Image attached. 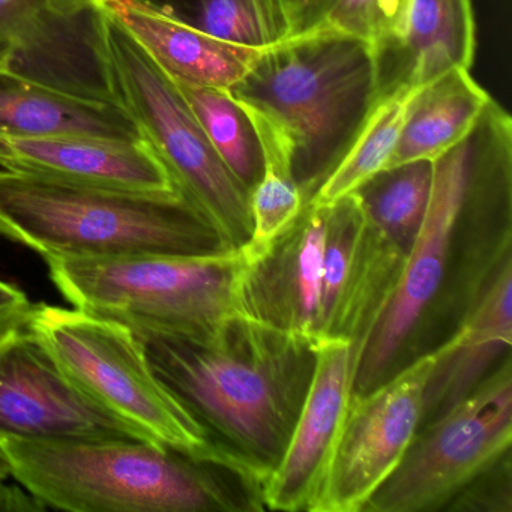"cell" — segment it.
Wrapping results in <instances>:
<instances>
[{
	"label": "cell",
	"instance_id": "cb8c5ba5",
	"mask_svg": "<svg viewBox=\"0 0 512 512\" xmlns=\"http://www.w3.org/2000/svg\"><path fill=\"white\" fill-rule=\"evenodd\" d=\"M175 19L212 37L268 49L290 37L283 0H149Z\"/></svg>",
	"mask_w": 512,
	"mask_h": 512
},
{
	"label": "cell",
	"instance_id": "e0dca14e",
	"mask_svg": "<svg viewBox=\"0 0 512 512\" xmlns=\"http://www.w3.org/2000/svg\"><path fill=\"white\" fill-rule=\"evenodd\" d=\"M85 16H53L46 0H0V68L73 91H91L95 82L82 70L85 65L98 70V61L92 17L88 28L79 26Z\"/></svg>",
	"mask_w": 512,
	"mask_h": 512
},
{
	"label": "cell",
	"instance_id": "9a60e30c",
	"mask_svg": "<svg viewBox=\"0 0 512 512\" xmlns=\"http://www.w3.org/2000/svg\"><path fill=\"white\" fill-rule=\"evenodd\" d=\"M0 169L131 193H179L145 140L0 136Z\"/></svg>",
	"mask_w": 512,
	"mask_h": 512
},
{
	"label": "cell",
	"instance_id": "44dd1931",
	"mask_svg": "<svg viewBox=\"0 0 512 512\" xmlns=\"http://www.w3.org/2000/svg\"><path fill=\"white\" fill-rule=\"evenodd\" d=\"M404 259L406 253L380 235L365 218L364 232L346 289L323 337L350 341L359 356L391 298Z\"/></svg>",
	"mask_w": 512,
	"mask_h": 512
},
{
	"label": "cell",
	"instance_id": "1f68e13d",
	"mask_svg": "<svg viewBox=\"0 0 512 512\" xmlns=\"http://www.w3.org/2000/svg\"><path fill=\"white\" fill-rule=\"evenodd\" d=\"M101 0H46L47 10L61 19H76L91 13Z\"/></svg>",
	"mask_w": 512,
	"mask_h": 512
},
{
	"label": "cell",
	"instance_id": "ac0fdd59",
	"mask_svg": "<svg viewBox=\"0 0 512 512\" xmlns=\"http://www.w3.org/2000/svg\"><path fill=\"white\" fill-rule=\"evenodd\" d=\"M0 136L143 140L112 98L82 94L0 68Z\"/></svg>",
	"mask_w": 512,
	"mask_h": 512
},
{
	"label": "cell",
	"instance_id": "4316f807",
	"mask_svg": "<svg viewBox=\"0 0 512 512\" xmlns=\"http://www.w3.org/2000/svg\"><path fill=\"white\" fill-rule=\"evenodd\" d=\"M410 4L412 0H331L322 19L308 32H335L358 38L382 59L400 44Z\"/></svg>",
	"mask_w": 512,
	"mask_h": 512
},
{
	"label": "cell",
	"instance_id": "7402d4cb",
	"mask_svg": "<svg viewBox=\"0 0 512 512\" xmlns=\"http://www.w3.org/2000/svg\"><path fill=\"white\" fill-rule=\"evenodd\" d=\"M416 89L397 85L380 92L355 142L308 203L331 205L356 193L368 179L386 169Z\"/></svg>",
	"mask_w": 512,
	"mask_h": 512
},
{
	"label": "cell",
	"instance_id": "8fae6325",
	"mask_svg": "<svg viewBox=\"0 0 512 512\" xmlns=\"http://www.w3.org/2000/svg\"><path fill=\"white\" fill-rule=\"evenodd\" d=\"M0 436L146 440L89 397L29 325L0 335Z\"/></svg>",
	"mask_w": 512,
	"mask_h": 512
},
{
	"label": "cell",
	"instance_id": "5b68a950",
	"mask_svg": "<svg viewBox=\"0 0 512 512\" xmlns=\"http://www.w3.org/2000/svg\"><path fill=\"white\" fill-rule=\"evenodd\" d=\"M92 23L107 94L133 119L179 193L229 247L242 250L253 235L250 193L209 142L175 80L100 8H94Z\"/></svg>",
	"mask_w": 512,
	"mask_h": 512
},
{
	"label": "cell",
	"instance_id": "3957f363",
	"mask_svg": "<svg viewBox=\"0 0 512 512\" xmlns=\"http://www.w3.org/2000/svg\"><path fill=\"white\" fill-rule=\"evenodd\" d=\"M229 92L274 131L308 203L379 98V58L358 38L307 32L263 49Z\"/></svg>",
	"mask_w": 512,
	"mask_h": 512
},
{
	"label": "cell",
	"instance_id": "6da1fadb",
	"mask_svg": "<svg viewBox=\"0 0 512 512\" xmlns=\"http://www.w3.org/2000/svg\"><path fill=\"white\" fill-rule=\"evenodd\" d=\"M134 332L158 379L212 445L265 485L310 389L316 344L242 314L205 338Z\"/></svg>",
	"mask_w": 512,
	"mask_h": 512
},
{
	"label": "cell",
	"instance_id": "f1b7e54d",
	"mask_svg": "<svg viewBox=\"0 0 512 512\" xmlns=\"http://www.w3.org/2000/svg\"><path fill=\"white\" fill-rule=\"evenodd\" d=\"M35 304L19 287L0 280V335L28 325Z\"/></svg>",
	"mask_w": 512,
	"mask_h": 512
},
{
	"label": "cell",
	"instance_id": "484cf974",
	"mask_svg": "<svg viewBox=\"0 0 512 512\" xmlns=\"http://www.w3.org/2000/svg\"><path fill=\"white\" fill-rule=\"evenodd\" d=\"M248 115L256 125L263 148L262 176L250 193L253 235L242 248L245 256H253L286 232L307 202L293 178L289 155L274 131L262 119L250 112Z\"/></svg>",
	"mask_w": 512,
	"mask_h": 512
},
{
	"label": "cell",
	"instance_id": "ba28073f",
	"mask_svg": "<svg viewBox=\"0 0 512 512\" xmlns=\"http://www.w3.org/2000/svg\"><path fill=\"white\" fill-rule=\"evenodd\" d=\"M512 442V365L506 356L466 398L416 431L403 460L362 511H440Z\"/></svg>",
	"mask_w": 512,
	"mask_h": 512
},
{
	"label": "cell",
	"instance_id": "4fadbf2b",
	"mask_svg": "<svg viewBox=\"0 0 512 512\" xmlns=\"http://www.w3.org/2000/svg\"><path fill=\"white\" fill-rule=\"evenodd\" d=\"M316 367L286 451L263 485L265 508L310 511L325 481L355 385L358 353L350 341H316Z\"/></svg>",
	"mask_w": 512,
	"mask_h": 512
},
{
	"label": "cell",
	"instance_id": "4dcf8cb0",
	"mask_svg": "<svg viewBox=\"0 0 512 512\" xmlns=\"http://www.w3.org/2000/svg\"><path fill=\"white\" fill-rule=\"evenodd\" d=\"M47 506L25 487L7 484L0 478V512H41Z\"/></svg>",
	"mask_w": 512,
	"mask_h": 512
},
{
	"label": "cell",
	"instance_id": "8992f818",
	"mask_svg": "<svg viewBox=\"0 0 512 512\" xmlns=\"http://www.w3.org/2000/svg\"><path fill=\"white\" fill-rule=\"evenodd\" d=\"M46 260L53 283L74 308L133 331L205 338L239 314L242 250Z\"/></svg>",
	"mask_w": 512,
	"mask_h": 512
},
{
	"label": "cell",
	"instance_id": "9c48e42d",
	"mask_svg": "<svg viewBox=\"0 0 512 512\" xmlns=\"http://www.w3.org/2000/svg\"><path fill=\"white\" fill-rule=\"evenodd\" d=\"M472 169L470 131L433 161V185L424 223L406 254L391 298L359 353L353 394L371 391L403 367L404 355L445 283Z\"/></svg>",
	"mask_w": 512,
	"mask_h": 512
},
{
	"label": "cell",
	"instance_id": "d4e9b609",
	"mask_svg": "<svg viewBox=\"0 0 512 512\" xmlns=\"http://www.w3.org/2000/svg\"><path fill=\"white\" fill-rule=\"evenodd\" d=\"M176 85L227 169L251 193L262 176L263 148L247 110L229 91L182 82Z\"/></svg>",
	"mask_w": 512,
	"mask_h": 512
},
{
	"label": "cell",
	"instance_id": "30bf717a",
	"mask_svg": "<svg viewBox=\"0 0 512 512\" xmlns=\"http://www.w3.org/2000/svg\"><path fill=\"white\" fill-rule=\"evenodd\" d=\"M434 350L413 358L385 382L353 394L311 512H359L394 473L421 427Z\"/></svg>",
	"mask_w": 512,
	"mask_h": 512
},
{
	"label": "cell",
	"instance_id": "ffe728a7",
	"mask_svg": "<svg viewBox=\"0 0 512 512\" xmlns=\"http://www.w3.org/2000/svg\"><path fill=\"white\" fill-rule=\"evenodd\" d=\"M490 98L466 68H452L416 89L386 169L437 160L469 133Z\"/></svg>",
	"mask_w": 512,
	"mask_h": 512
},
{
	"label": "cell",
	"instance_id": "603a6c76",
	"mask_svg": "<svg viewBox=\"0 0 512 512\" xmlns=\"http://www.w3.org/2000/svg\"><path fill=\"white\" fill-rule=\"evenodd\" d=\"M431 185L433 161H412L382 170L353 194L368 223L407 254L424 223Z\"/></svg>",
	"mask_w": 512,
	"mask_h": 512
},
{
	"label": "cell",
	"instance_id": "f546056e",
	"mask_svg": "<svg viewBox=\"0 0 512 512\" xmlns=\"http://www.w3.org/2000/svg\"><path fill=\"white\" fill-rule=\"evenodd\" d=\"M331 0H283L290 23V37L311 31L322 19Z\"/></svg>",
	"mask_w": 512,
	"mask_h": 512
},
{
	"label": "cell",
	"instance_id": "52a82bcc",
	"mask_svg": "<svg viewBox=\"0 0 512 512\" xmlns=\"http://www.w3.org/2000/svg\"><path fill=\"white\" fill-rule=\"evenodd\" d=\"M29 328L68 376L148 442L209 457L208 434L152 370L136 332L73 308L35 305Z\"/></svg>",
	"mask_w": 512,
	"mask_h": 512
},
{
	"label": "cell",
	"instance_id": "d6986e66",
	"mask_svg": "<svg viewBox=\"0 0 512 512\" xmlns=\"http://www.w3.org/2000/svg\"><path fill=\"white\" fill-rule=\"evenodd\" d=\"M475 46L472 0H412L400 44L379 59L380 92L421 88L452 68L470 70Z\"/></svg>",
	"mask_w": 512,
	"mask_h": 512
},
{
	"label": "cell",
	"instance_id": "d6a6232c",
	"mask_svg": "<svg viewBox=\"0 0 512 512\" xmlns=\"http://www.w3.org/2000/svg\"><path fill=\"white\" fill-rule=\"evenodd\" d=\"M8 476H11L10 461H8L7 455L4 454V451L0 449V478L7 479Z\"/></svg>",
	"mask_w": 512,
	"mask_h": 512
},
{
	"label": "cell",
	"instance_id": "7c38bea8",
	"mask_svg": "<svg viewBox=\"0 0 512 512\" xmlns=\"http://www.w3.org/2000/svg\"><path fill=\"white\" fill-rule=\"evenodd\" d=\"M326 205L305 203L265 250L245 256L239 314L316 344L322 337Z\"/></svg>",
	"mask_w": 512,
	"mask_h": 512
},
{
	"label": "cell",
	"instance_id": "5bb4252c",
	"mask_svg": "<svg viewBox=\"0 0 512 512\" xmlns=\"http://www.w3.org/2000/svg\"><path fill=\"white\" fill-rule=\"evenodd\" d=\"M457 331L434 349L422 425L460 403L509 356L512 346L511 230L503 233ZM505 359V358H503Z\"/></svg>",
	"mask_w": 512,
	"mask_h": 512
},
{
	"label": "cell",
	"instance_id": "2e32d148",
	"mask_svg": "<svg viewBox=\"0 0 512 512\" xmlns=\"http://www.w3.org/2000/svg\"><path fill=\"white\" fill-rule=\"evenodd\" d=\"M97 8L176 82L230 91L247 76L263 50L212 37L149 0H101Z\"/></svg>",
	"mask_w": 512,
	"mask_h": 512
},
{
	"label": "cell",
	"instance_id": "83f0119b",
	"mask_svg": "<svg viewBox=\"0 0 512 512\" xmlns=\"http://www.w3.org/2000/svg\"><path fill=\"white\" fill-rule=\"evenodd\" d=\"M511 452L470 482L445 509L511 512Z\"/></svg>",
	"mask_w": 512,
	"mask_h": 512
},
{
	"label": "cell",
	"instance_id": "7a4b0ae2",
	"mask_svg": "<svg viewBox=\"0 0 512 512\" xmlns=\"http://www.w3.org/2000/svg\"><path fill=\"white\" fill-rule=\"evenodd\" d=\"M11 476L73 512L262 511L263 481L229 455L193 457L148 440L0 436Z\"/></svg>",
	"mask_w": 512,
	"mask_h": 512
},
{
	"label": "cell",
	"instance_id": "277c9868",
	"mask_svg": "<svg viewBox=\"0 0 512 512\" xmlns=\"http://www.w3.org/2000/svg\"><path fill=\"white\" fill-rule=\"evenodd\" d=\"M0 236L44 259L236 250L181 193L104 190L7 169H0Z\"/></svg>",
	"mask_w": 512,
	"mask_h": 512
}]
</instances>
